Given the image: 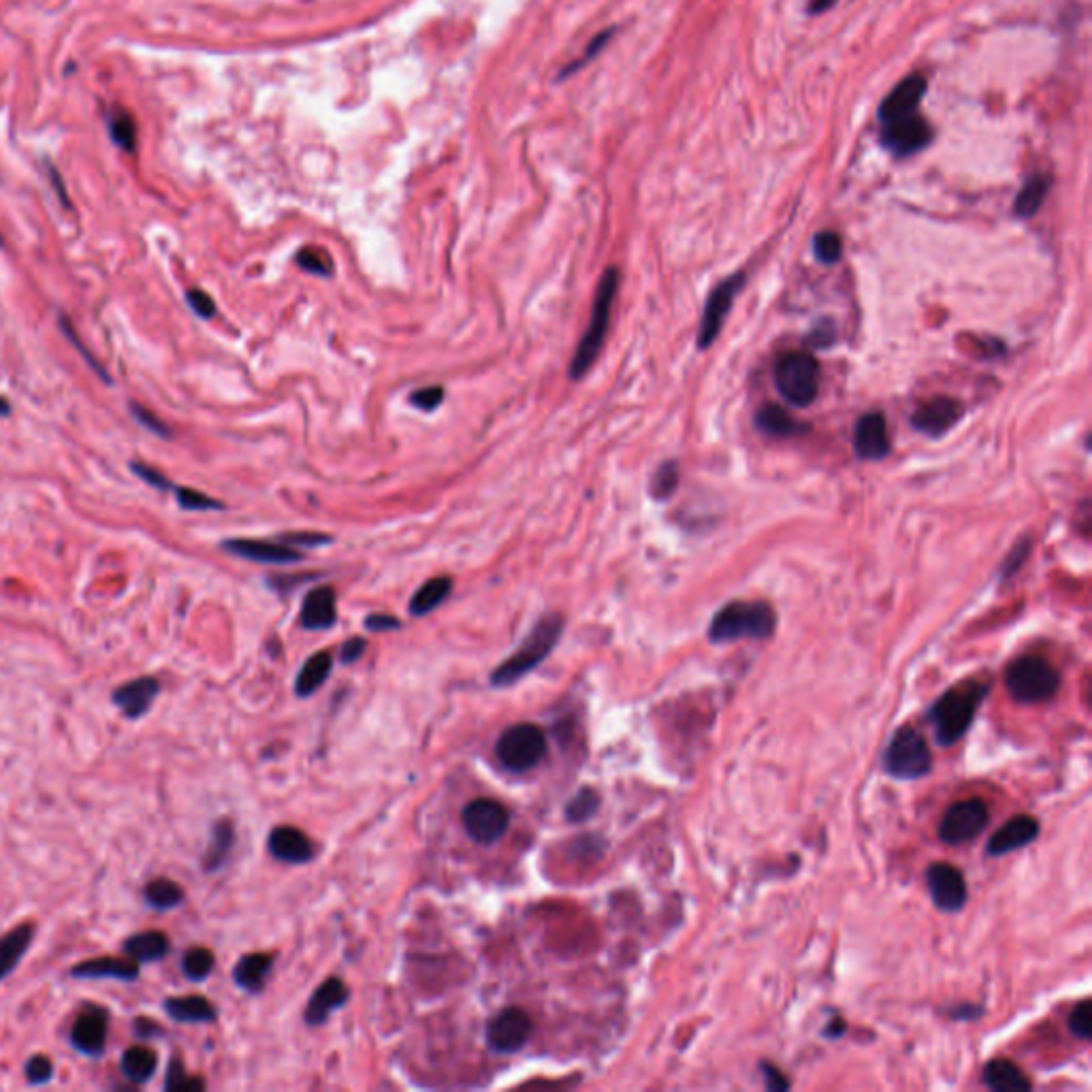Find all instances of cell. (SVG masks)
Listing matches in <instances>:
<instances>
[{
	"label": "cell",
	"instance_id": "91938a15",
	"mask_svg": "<svg viewBox=\"0 0 1092 1092\" xmlns=\"http://www.w3.org/2000/svg\"><path fill=\"white\" fill-rule=\"evenodd\" d=\"M762 1072H764V1077H766L768 1090H787V1088H789L787 1077H786L784 1074H781L777 1067L762 1063Z\"/></svg>",
	"mask_w": 1092,
	"mask_h": 1092
},
{
	"label": "cell",
	"instance_id": "7dc6e473",
	"mask_svg": "<svg viewBox=\"0 0 1092 1092\" xmlns=\"http://www.w3.org/2000/svg\"><path fill=\"white\" fill-rule=\"evenodd\" d=\"M176 499L184 510H222V501L213 499L190 487H176Z\"/></svg>",
	"mask_w": 1092,
	"mask_h": 1092
},
{
	"label": "cell",
	"instance_id": "cb8c5ba5",
	"mask_svg": "<svg viewBox=\"0 0 1092 1092\" xmlns=\"http://www.w3.org/2000/svg\"><path fill=\"white\" fill-rule=\"evenodd\" d=\"M267 848L275 860L286 864H305L314 858V845L305 834L293 826H277L272 830Z\"/></svg>",
	"mask_w": 1092,
	"mask_h": 1092
},
{
	"label": "cell",
	"instance_id": "d6986e66",
	"mask_svg": "<svg viewBox=\"0 0 1092 1092\" xmlns=\"http://www.w3.org/2000/svg\"><path fill=\"white\" fill-rule=\"evenodd\" d=\"M962 412H965V408H962L958 400L933 398L917 405V410L912 416V425L917 432L937 437L949 432L960 421Z\"/></svg>",
	"mask_w": 1092,
	"mask_h": 1092
},
{
	"label": "cell",
	"instance_id": "6da1fadb",
	"mask_svg": "<svg viewBox=\"0 0 1092 1092\" xmlns=\"http://www.w3.org/2000/svg\"><path fill=\"white\" fill-rule=\"evenodd\" d=\"M990 691L988 681L967 679L956 683L935 700L926 713L928 723L933 725L935 741L941 747L956 745L969 732L981 702Z\"/></svg>",
	"mask_w": 1092,
	"mask_h": 1092
},
{
	"label": "cell",
	"instance_id": "ab89813d",
	"mask_svg": "<svg viewBox=\"0 0 1092 1092\" xmlns=\"http://www.w3.org/2000/svg\"><path fill=\"white\" fill-rule=\"evenodd\" d=\"M599 809V796L597 791L592 787H583L578 789L576 794L570 798L565 807V818L570 821H585L589 818L595 816V811Z\"/></svg>",
	"mask_w": 1092,
	"mask_h": 1092
},
{
	"label": "cell",
	"instance_id": "bcb514c9",
	"mask_svg": "<svg viewBox=\"0 0 1092 1092\" xmlns=\"http://www.w3.org/2000/svg\"><path fill=\"white\" fill-rule=\"evenodd\" d=\"M56 1067L49 1061L46 1054H32L24 1065V1076L30 1086H46L53 1079Z\"/></svg>",
	"mask_w": 1092,
	"mask_h": 1092
},
{
	"label": "cell",
	"instance_id": "680465c9",
	"mask_svg": "<svg viewBox=\"0 0 1092 1092\" xmlns=\"http://www.w3.org/2000/svg\"><path fill=\"white\" fill-rule=\"evenodd\" d=\"M366 627L369 631H391V629L401 627V621L398 617H393V615L373 613L366 619Z\"/></svg>",
	"mask_w": 1092,
	"mask_h": 1092
},
{
	"label": "cell",
	"instance_id": "52a82bcc",
	"mask_svg": "<svg viewBox=\"0 0 1092 1092\" xmlns=\"http://www.w3.org/2000/svg\"><path fill=\"white\" fill-rule=\"evenodd\" d=\"M819 363L805 350H791L777 361L775 384L787 403L809 405L819 393Z\"/></svg>",
	"mask_w": 1092,
	"mask_h": 1092
},
{
	"label": "cell",
	"instance_id": "5b68a950",
	"mask_svg": "<svg viewBox=\"0 0 1092 1092\" xmlns=\"http://www.w3.org/2000/svg\"><path fill=\"white\" fill-rule=\"evenodd\" d=\"M1005 688L1022 704L1047 702L1061 690V672L1045 658L1022 656L1005 670Z\"/></svg>",
	"mask_w": 1092,
	"mask_h": 1092
},
{
	"label": "cell",
	"instance_id": "30bf717a",
	"mask_svg": "<svg viewBox=\"0 0 1092 1092\" xmlns=\"http://www.w3.org/2000/svg\"><path fill=\"white\" fill-rule=\"evenodd\" d=\"M464 826L472 841L494 845L508 832L510 813L498 800L476 798L464 809Z\"/></svg>",
	"mask_w": 1092,
	"mask_h": 1092
},
{
	"label": "cell",
	"instance_id": "e575fe53",
	"mask_svg": "<svg viewBox=\"0 0 1092 1092\" xmlns=\"http://www.w3.org/2000/svg\"><path fill=\"white\" fill-rule=\"evenodd\" d=\"M1050 186H1052V177L1044 176V174H1035L1033 177L1026 179L1022 190L1018 192V197H1015V203H1013L1015 216H1018V218H1033L1035 213L1042 209L1047 192H1050Z\"/></svg>",
	"mask_w": 1092,
	"mask_h": 1092
},
{
	"label": "cell",
	"instance_id": "8d00e7d4",
	"mask_svg": "<svg viewBox=\"0 0 1092 1092\" xmlns=\"http://www.w3.org/2000/svg\"><path fill=\"white\" fill-rule=\"evenodd\" d=\"M755 427L770 437H791L794 434L802 432V425H798L784 408H779V405H764V408L755 414Z\"/></svg>",
	"mask_w": 1092,
	"mask_h": 1092
},
{
	"label": "cell",
	"instance_id": "f1b7e54d",
	"mask_svg": "<svg viewBox=\"0 0 1092 1092\" xmlns=\"http://www.w3.org/2000/svg\"><path fill=\"white\" fill-rule=\"evenodd\" d=\"M981 1079L983 1084L999 1092H1024L1031 1090L1033 1086L1031 1079L1024 1076L1022 1069L1018 1065H1013L1012 1061H1005V1058H997V1061H990L986 1067H983Z\"/></svg>",
	"mask_w": 1092,
	"mask_h": 1092
},
{
	"label": "cell",
	"instance_id": "b9f144b4",
	"mask_svg": "<svg viewBox=\"0 0 1092 1092\" xmlns=\"http://www.w3.org/2000/svg\"><path fill=\"white\" fill-rule=\"evenodd\" d=\"M679 466L674 462L661 464L651 478V496L656 499H668L679 487Z\"/></svg>",
	"mask_w": 1092,
	"mask_h": 1092
},
{
	"label": "cell",
	"instance_id": "6f0895ef",
	"mask_svg": "<svg viewBox=\"0 0 1092 1092\" xmlns=\"http://www.w3.org/2000/svg\"><path fill=\"white\" fill-rule=\"evenodd\" d=\"M135 1035L139 1037L142 1042H149V1040H156V1037H163L165 1029L154 1020H147V1018H137L135 1020Z\"/></svg>",
	"mask_w": 1092,
	"mask_h": 1092
},
{
	"label": "cell",
	"instance_id": "2e32d148",
	"mask_svg": "<svg viewBox=\"0 0 1092 1092\" xmlns=\"http://www.w3.org/2000/svg\"><path fill=\"white\" fill-rule=\"evenodd\" d=\"M926 92V78L922 73H912L885 96L880 107V124H892L907 120L919 113V103Z\"/></svg>",
	"mask_w": 1092,
	"mask_h": 1092
},
{
	"label": "cell",
	"instance_id": "816d5d0a",
	"mask_svg": "<svg viewBox=\"0 0 1092 1092\" xmlns=\"http://www.w3.org/2000/svg\"><path fill=\"white\" fill-rule=\"evenodd\" d=\"M131 469H133V472H135L139 478L144 480L145 485H149V487L160 489V491L176 489V485L171 483V480H169L163 472H158V469H154L152 466H145V464H142V462H133V464H131Z\"/></svg>",
	"mask_w": 1092,
	"mask_h": 1092
},
{
	"label": "cell",
	"instance_id": "60d3db41",
	"mask_svg": "<svg viewBox=\"0 0 1092 1092\" xmlns=\"http://www.w3.org/2000/svg\"><path fill=\"white\" fill-rule=\"evenodd\" d=\"M203 1088H206V1082H203L201 1077L188 1076L179 1058H174V1061L169 1063L167 1076H165V1090L167 1092H199Z\"/></svg>",
	"mask_w": 1092,
	"mask_h": 1092
},
{
	"label": "cell",
	"instance_id": "681fc988",
	"mask_svg": "<svg viewBox=\"0 0 1092 1092\" xmlns=\"http://www.w3.org/2000/svg\"><path fill=\"white\" fill-rule=\"evenodd\" d=\"M408 401L414 405V408H419L423 412H434L435 408H440L442 401H444V389L437 387V384L416 389V391L410 393Z\"/></svg>",
	"mask_w": 1092,
	"mask_h": 1092
},
{
	"label": "cell",
	"instance_id": "f5cc1de1",
	"mask_svg": "<svg viewBox=\"0 0 1092 1092\" xmlns=\"http://www.w3.org/2000/svg\"><path fill=\"white\" fill-rule=\"evenodd\" d=\"M613 32H615V28L599 32V35L592 41V46H587V49H585V53H583V58H578L574 64H570V67H565V71L562 73V78H565V75H570V73L578 71L581 67H585L587 62H592V60L597 56V53L604 49V46L610 41V37H613Z\"/></svg>",
	"mask_w": 1092,
	"mask_h": 1092
},
{
	"label": "cell",
	"instance_id": "484cf974",
	"mask_svg": "<svg viewBox=\"0 0 1092 1092\" xmlns=\"http://www.w3.org/2000/svg\"><path fill=\"white\" fill-rule=\"evenodd\" d=\"M35 924L24 922L0 935V981H5L26 956L35 941Z\"/></svg>",
	"mask_w": 1092,
	"mask_h": 1092
},
{
	"label": "cell",
	"instance_id": "f546056e",
	"mask_svg": "<svg viewBox=\"0 0 1092 1092\" xmlns=\"http://www.w3.org/2000/svg\"><path fill=\"white\" fill-rule=\"evenodd\" d=\"M156 1069H158V1056L152 1047H147L144 1044H135L131 1047H126L120 1058V1072L124 1079H128V1082L133 1084H147L149 1079L154 1077Z\"/></svg>",
	"mask_w": 1092,
	"mask_h": 1092
},
{
	"label": "cell",
	"instance_id": "83f0119b",
	"mask_svg": "<svg viewBox=\"0 0 1092 1092\" xmlns=\"http://www.w3.org/2000/svg\"><path fill=\"white\" fill-rule=\"evenodd\" d=\"M171 949V941L160 930H144V933L131 935L122 946L124 956L139 962V965H149V962L163 960Z\"/></svg>",
	"mask_w": 1092,
	"mask_h": 1092
},
{
	"label": "cell",
	"instance_id": "1f68e13d",
	"mask_svg": "<svg viewBox=\"0 0 1092 1092\" xmlns=\"http://www.w3.org/2000/svg\"><path fill=\"white\" fill-rule=\"evenodd\" d=\"M331 668H334V658H331L329 651L314 653V656L304 663L295 679V693L299 698H309V695L323 688V683L329 679Z\"/></svg>",
	"mask_w": 1092,
	"mask_h": 1092
},
{
	"label": "cell",
	"instance_id": "ac0fdd59",
	"mask_svg": "<svg viewBox=\"0 0 1092 1092\" xmlns=\"http://www.w3.org/2000/svg\"><path fill=\"white\" fill-rule=\"evenodd\" d=\"M890 434H887V423L882 412L864 414L855 425L853 432V451L864 462H880L890 455Z\"/></svg>",
	"mask_w": 1092,
	"mask_h": 1092
},
{
	"label": "cell",
	"instance_id": "4dcf8cb0",
	"mask_svg": "<svg viewBox=\"0 0 1092 1092\" xmlns=\"http://www.w3.org/2000/svg\"><path fill=\"white\" fill-rule=\"evenodd\" d=\"M273 967V958L270 954H245L238 960V965L233 969V980L238 986L245 992H261L270 971Z\"/></svg>",
	"mask_w": 1092,
	"mask_h": 1092
},
{
	"label": "cell",
	"instance_id": "9f6ffc18",
	"mask_svg": "<svg viewBox=\"0 0 1092 1092\" xmlns=\"http://www.w3.org/2000/svg\"><path fill=\"white\" fill-rule=\"evenodd\" d=\"M366 649H368V642H366V640H363V638H350V640L344 642V645H341L339 659H341V663H346V666H348V663H355L357 659H361L363 653H366Z\"/></svg>",
	"mask_w": 1092,
	"mask_h": 1092
},
{
	"label": "cell",
	"instance_id": "d4e9b609",
	"mask_svg": "<svg viewBox=\"0 0 1092 1092\" xmlns=\"http://www.w3.org/2000/svg\"><path fill=\"white\" fill-rule=\"evenodd\" d=\"M348 997H350V992L346 988V983L337 980V978H331V980L320 983V986L314 990V994L307 1001V1008H305L307 1026L325 1024L331 1013L337 1012L339 1008H344Z\"/></svg>",
	"mask_w": 1092,
	"mask_h": 1092
},
{
	"label": "cell",
	"instance_id": "603a6c76",
	"mask_svg": "<svg viewBox=\"0 0 1092 1092\" xmlns=\"http://www.w3.org/2000/svg\"><path fill=\"white\" fill-rule=\"evenodd\" d=\"M337 621V594L334 587H316L304 599L299 624L304 629H329Z\"/></svg>",
	"mask_w": 1092,
	"mask_h": 1092
},
{
	"label": "cell",
	"instance_id": "74e56055",
	"mask_svg": "<svg viewBox=\"0 0 1092 1092\" xmlns=\"http://www.w3.org/2000/svg\"><path fill=\"white\" fill-rule=\"evenodd\" d=\"M107 128H110V135L113 139L115 145H120L124 152L133 154L137 149V124H135V117L128 113L122 107H115V110L107 115Z\"/></svg>",
	"mask_w": 1092,
	"mask_h": 1092
},
{
	"label": "cell",
	"instance_id": "9a60e30c",
	"mask_svg": "<svg viewBox=\"0 0 1092 1092\" xmlns=\"http://www.w3.org/2000/svg\"><path fill=\"white\" fill-rule=\"evenodd\" d=\"M933 142V128L922 113L882 126V145L894 156H912Z\"/></svg>",
	"mask_w": 1092,
	"mask_h": 1092
},
{
	"label": "cell",
	"instance_id": "db71d44e",
	"mask_svg": "<svg viewBox=\"0 0 1092 1092\" xmlns=\"http://www.w3.org/2000/svg\"><path fill=\"white\" fill-rule=\"evenodd\" d=\"M186 302L192 307V312L201 318H211L216 314V304H213V299L206 291H201V288H190L186 293Z\"/></svg>",
	"mask_w": 1092,
	"mask_h": 1092
},
{
	"label": "cell",
	"instance_id": "e0dca14e",
	"mask_svg": "<svg viewBox=\"0 0 1092 1092\" xmlns=\"http://www.w3.org/2000/svg\"><path fill=\"white\" fill-rule=\"evenodd\" d=\"M160 693V681L156 677H139L126 681L112 691V702L126 720H142L152 709Z\"/></svg>",
	"mask_w": 1092,
	"mask_h": 1092
},
{
	"label": "cell",
	"instance_id": "7bdbcfd3",
	"mask_svg": "<svg viewBox=\"0 0 1092 1092\" xmlns=\"http://www.w3.org/2000/svg\"><path fill=\"white\" fill-rule=\"evenodd\" d=\"M58 325H60V329H62L64 337H67V339L71 341V344H73L75 348H78V352H80V355H81V357H83L85 361H88V366H90V369H92V371L96 373V376L103 378L105 382H112L110 373H107V371H105V368L101 366V363L94 359V355H92V352L88 350V346H83V341L80 339L78 331H75V327H73V323H71V320H69V316H67V314H60V318H58Z\"/></svg>",
	"mask_w": 1092,
	"mask_h": 1092
},
{
	"label": "cell",
	"instance_id": "d6a6232c",
	"mask_svg": "<svg viewBox=\"0 0 1092 1092\" xmlns=\"http://www.w3.org/2000/svg\"><path fill=\"white\" fill-rule=\"evenodd\" d=\"M233 845H235L233 821L218 819L211 826V839L206 850V855H203V869L208 873H216L218 869H222L224 862L229 860Z\"/></svg>",
	"mask_w": 1092,
	"mask_h": 1092
},
{
	"label": "cell",
	"instance_id": "5bb4252c",
	"mask_svg": "<svg viewBox=\"0 0 1092 1092\" xmlns=\"http://www.w3.org/2000/svg\"><path fill=\"white\" fill-rule=\"evenodd\" d=\"M531 1031L533 1024L530 1015L519 1008H510L498 1013L496 1018L489 1022L487 1044L494 1052L512 1054L528 1044Z\"/></svg>",
	"mask_w": 1092,
	"mask_h": 1092
},
{
	"label": "cell",
	"instance_id": "277c9868",
	"mask_svg": "<svg viewBox=\"0 0 1092 1092\" xmlns=\"http://www.w3.org/2000/svg\"><path fill=\"white\" fill-rule=\"evenodd\" d=\"M777 615L766 602H730L711 621L709 638L715 645L736 642L743 638L764 640L773 636Z\"/></svg>",
	"mask_w": 1092,
	"mask_h": 1092
},
{
	"label": "cell",
	"instance_id": "f6af8a7d",
	"mask_svg": "<svg viewBox=\"0 0 1092 1092\" xmlns=\"http://www.w3.org/2000/svg\"><path fill=\"white\" fill-rule=\"evenodd\" d=\"M813 250H816V256L823 265L837 263L843 254V241L839 238V233L821 231L819 235H816V240H813Z\"/></svg>",
	"mask_w": 1092,
	"mask_h": 1092
},
{
	"label": "cell",
	"instance_id": "94428289",
	"mask_svg": "<svg viewBox=\"0 0 1092 1092\" xmlns=\"http://www.w3.org/2000/svg\"><path fill=\"white\" fill-rule=\"evenodd\" d=\"M48 176H49V179H51L53 190H56L58 199L62 201V206H64V208H71V199H69V195H67V190H64V184H62V179H60V176H58L56 167L48 165Z\"/></svg>",
	"mask_w": 1092,
	"mask_h": 1092
},
{
	"label": "cell",
	"instance_id": "ffe728a7",
	"mask_svg": "<svg viewBox=\"0 0 1092 1092\" xmlns=\"http://www.w3.org/2000/svg\"><path fill=\"white\" fill-rule=\"evenodd\" d=\"M222 549L241 557V560L259 562V563H297L304 560V555L293 546L284 542H270V540H250V538H233L222 542Z\"/></svg>",
	"mask_w": 1092,
	"mask_h": 1092
},
{
	"label": "cell",
	"instance_id": "4316f807",
	"mask_svg": "<svg viewBox=\"0 0 1092 1092\" xmlns=\"http://www.w3.org/2000/svg\"><path fill=\"white\" fill-rule=\"evenodd\" d=\"M165 1013L179 1024H209L218 1018L213 1003L201 994H188V997H169L163 1003Z\"/></svg>",
	"mask_w": 1092,
	"mask_h": 1092
},
{
	"label": "cell",
	"instance_id": "be15d7a7",
	"mask_svg": "<svg viewBox=\"0 0 1092 1092\" xmlns=\"http://www.w3.org/2000/svg\"><path fill=\"white\" fill-rule=\"evenodd\" d=\"M843 1033H845V1022L839 1018V1020H832V1022H830V1026H828L826 1033H823V1035L830 1037V1040H837V1037H841Z\"/></svg>",
	"mask_w": 1092,
	"mask_h": 1092
},
{
	"label": "cell",
	"instance_id": "7402d4cb",
	"mask_svg": "<svg viewBox=\"0 0 1092 1092\" xmlns=\"http://www.w3.org/2000/svg\"><path fill=\"white\" fill-rule=\"evenodd\" d=\"M139 962L128 956H99L81 960L69 969V976L75 980H117L135 981L139 980Z\"/></svg>",
	"mask_w": 1092,
	"mask_h": 1092
},
{
	"label": "cell",
	"instance_id": "f35d334b",
	"mask_svg": "<svg viewBox=\"0 0 1092 1092\" xmlns=\"http://www.w3.org/2000/svg\"><path fill=\"white\" fill-rule=\"evenodd\" d=\"M213 965H216V958H213L211 949L208 947H190L181 956V973L190 981L208 980L209 973L213 971Z\"/></svg>",
	"mask_w": 1092,
	"mask_h": 1092
},
{
	"label": "cell",
	"instance_id": "836d02e7",
	"mask_svg": "<svg viewBox=\"0 0 1092 1092\" xmlns=\"http://www.w3.org/2000/svg\"><path fill=\"white\" fill-rule=\"evenodd\" d=\"M453 592V581L448 576H435L430 578L425 585L416 589V594L410 599V615L425 617L432 610L440 606L444 599Z\"/></svg>",
	"mask_w": 1092,
	"mask_h": 1092
},
{
	"label": "cell",
	"instance_id": "e7e4bbea",
	"mask_svg": "<svg viewBox=\"0 0 1092 1092\" xmlns=\"http://www.w3.org/2000/svg\"><path fill=\"white\" fill-rule=\"evenodd\" d=\"M11 412V405L5 398H0V416H7Z\"/></svg>",
	"mask_w": 1092,
	"mask_h": 1092
},
{
	"label": "cell",
	"instance_id": "9c48e42d",
	"mask_svg": "<svg viewBox=\"0 0 1092 1092\" xmlns=\"http://www.w3.org/2000/svg\"><path fill=\"white\" fill-rule=\"evenodd\" d=\"M988 819L990 811L981 798L954 802L939 823V839L947 845L971 843L986 830Z\"/></svg>",
	"mask_w": 1092,
	"mask_h": 1092
},
{
	"label": "cell",
	"instance_id": "7a4b0ae2",
	"mask_svg": "<svg viewBox=\"0 0 1092 1092\" xmlns=\"http://www.w3.org/2000/svg\"><path fill=\"white\" fill-rule=\"evenodd\" d=\"M562 631L563 617L560 613H549L538 619L530 634L523 638L519 649L491 674V685L494 688H510L519 679L528 677L533 668H538L551 656V651L562 638Z\"/></svg>",
	"mask_w": 1092,
	"mask_h": 1092
},
{
	"label": "cell",
	"instance_id": "6125c7cd",
	"mask_svg": "<svg viewBox=\"0 0 1092 1092\" xmlns=\"http://www.w3.org/2000/svg\"><path fill=\"white\" fill-rule=\"evenodd\" d=\"M834 3H837V0H811L807 11L811 16H818V14H823V11H828Z\"/></svg>",
	"mask_w": 1092,
	"mask_h": 1092
},
{
	"label": "cell",
	"instance_id": "3957f363",
	"mask_svg": "<svg viewBox=\"0 0 1092 1092\" xmlns=\"http://www.w3.org/2000/svg\"><path fill=\"white\" fill-rule=\"evenodd\" d=\"M617 291H619V272L615 267H610V270H606L602 277H599L595 299L592 305V316H589V325L585 329V336L581 337V341H578L576 352L570 361L572 380H581L585 373L594 368L599 352H602Z\"/></svg>",
	"mask_w": 1092,
	"mask_h": 1092
},
{
	"label": "cell",
	"instance_id": "11a10c76",
	"mask_svg": "<svg viewBox=\"0 0 1092 1092\" xmlns=\"http://www.w3.org/2000/svg\"><path fill=\"white\" fill-rule=\"evenodd\" d=\"M284 544H297V546H323L331 542V536H325V533H316V531H293V533H284L282 536Z\"/></svg>",
	"mask_w": 1092,
	"mask_h": 1092
},
{
	"label": "cell",
	"instance_id": "d590c367",
	"mask_svg": "<svg viewBox=\"0 0 1092 1092\" xmlns=\"http://www.w3.org/2000/svg\"><path fill=\"white\" fill-rule=\"evenodd\" d=\"M186 892L177 882L169 880V877H158V880L147 882L144 885V901L156 912H169L184 903Z\"/></svg>",
	"mask_w": 1092,
	"mask_h": 1092
},
{
	"label": "cell",
	"instance_id": "8992f818",
	"mask_svg": "<svg viewBox=\"0 0 1092 1092\" xmlns=\"http://www.w3.org/2000/svg\"><path fill=\"white\" fill-rule=\"evenodd\" d=\"M933 768V754H930L924 734H919L914 725H901L892 734L883 752V770L896 781H917L930 773Z\"/></svg>",
	"mask_w": 1092,
	"mask_h": 1092
},
{
	"label": "cell",
	"instance_id": "ba28073f",
	"mask_svg": "<svg viewBox=\"0 0 1092 1092\" xmlns=\"http://www.w3.org/2000/svg\"><path fill=\"white\" fill-rule=\"evenodd\" d=\"M496 754L512 773H526L546 755V736L538 725L517 723L501 732Z\"/></svg>",
	"mask_w": 1092,
	"mask_h": 1092
},
{
	"label": "cell",
	"instance_id": "ee69618b",
	"mask_svg": "<svg viewBox=\"0 0 1092 1092\" xmlns=\"http://www.w3.org/2000/svg\"><path fill=\"white\" fill-rule=\"evenodd\" d=\"M297 265L302 267L304 272L320 275V277H329L331 273H334V263H331L329 254L325 250H320V248L299 250Z\"/></svg>",
	"mask_w": 1092,
	"mask_h": 1092
},
{
	"label": "cell",
	"instance_id": "44dd1931",
	"mask_svg": "<svg viewBox=\"0 0 1092 1092\" xmlns=\"http://www.w3.org/2000/svg\"><path fill=\"white\" fill-rule=\"evenodd\" d=\"M1040 830H1042V826L1035 818L1015 816L1008 823H1003V826L992 834L988 845H986V851H988V855L999 858V855H1008L1012 851L1029 848V845L1035 843L1037 837H1040Z\"/></svg>",
	"mask_w": 1092,
	"mask_h": 1092
},
{
	"label": "cell",
	"instance_id": "c3c4849f",
	"mask_svg": "<svg viewBox=\"0 0 1092 1092\" xmlns=\"http://www.w3.org/2000/svg\"><path fill=\"white\" fill-rule=\"evenodd\" d=\"M1069 1029L1079 1040H1090L1092 1035V1008H1090V1001H1082L1077 1003L1074 1012L1069 1013Z\"/></svg>",
	"mask_w": 1092,
	"mask_h": 1092
},
{
	"label": "cell",
	"instance_id": "f907efd6",
	"mask_svg": "<svg viewBox=\"0 0 1092 1092\" xmlns=\"http://www.w3.org/2000/svg\"><path fill=\"white\" fill-rule=\"evenodd\" d=\"M131 412H133V416H135V421H137L139 425H144L147 432H152V434H156V435H160V437H171V430H169V427H167L163 421H160L152 410H147V408H144V405H139V403L133 401V403H131Z\"/></svg>",
	"mask_w": 1092,
	"mask_h": 1092
},
{
	"label": "cell",
	"instance_id": "4fadbf2b",
	"mask_svg": "<svg viewBox=\"0 0 1092 1092\" xmlns=\"http://www.w3.org/2000/svg\"><path fill=\"white\" fill-rule=\"evenodd\" d=\"M107 1033H110V1012L99 1005H85L71 1026L69 1044L83 1056L99 1058L107 1047Z\"/></svg>",
	"mask_w": 1092,
	"mask_h": 1092
},
{
	"label": "cell",
	"instance_id": "7c38bea8",
	"mask_svg": "<svg viewBox=\"0 0 1092 1092\" xmlns=\"http://www.w3.org/2000/svg\"><path fill=\"white\" fill-rule=\"evenodd\" d=\"M926 885L935 907L944 914H956L967 905V882L958 866L935 862L926 871Z\"/></svg>",
	"mask_w": 1092,
	"mask_h": 1092
},
{
	"label": "cell",
	"instance_id": "8fae6325",
	"mask_svg": "<svg viewBox=\"0 0 1092 1092\" xmlns=\"http://www.w3.org/2000/svg\"><path fill=\"white\" fill-rule=\"evenodd\" d=\"M743 286H745V273H734L713 288V293L709 295V299H706L702 323L698 331L700 348H709L713 341L720 337V331L725 323L727 314H730L736 295L741 293Z\"/></svg>",
	"mask_w": 1092,
	"mask_h": 1092
}]
</instances>
